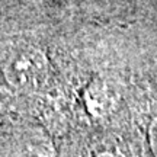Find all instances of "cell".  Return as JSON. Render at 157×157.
<instances>
[{"label": "cell", "mask_w": 157, "mask_h": 157, "mask_svg": "<svg viewBox=\"0 0 157 157\" xmlns=\"http://www.w3.org/2000/svg\"><path fill=\"white\" fill-rule=\"evenodd\" d=\"M3 71L12 86L17 89H31L47 77L48 60L38 48L21 47L6 57Z\"/></svg>", "instance_id": "1"}, {"label": "cell", "mask_w": 157, "mask_h": 157, "mask_svg": "<svg viewBox=\"0 0 157 157\" xmlns=\"http://www.w3.org/2000/svg\"><path fill=\"white\" fill-rule=\"evenodd\" d=\"M150 146H151V150L154 153V156L157 157V119L150 127Z\"/></svg>", "instance_id": "2"}, {"label": "cell", "mask_w": 157, "mask_h": 157, "mask_svg": "<svg viewBox=\"0 0 157 157\" xmlns=\"http://www.w3.org/2000/svg\"><path fill=\"white\" fill-rule=\"evenodd\" d=\"M98 157H117V156H113L111 153H102V154H99Z\"/></svg>", "instance_id": "3"}]
</instances>
